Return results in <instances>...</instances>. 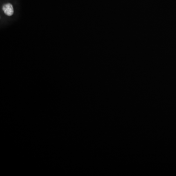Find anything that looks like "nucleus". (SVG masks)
I'll return each instance as SVG.
<instances>
[{"instance_id":"nucleus-1","label":"nucleus","mask_w":176,"mask_h":176,"mask_svg":"<svg viewBox=\"0 0 176 176\" xmlns=\"http://www.w3.org/2000/svg\"><path fill=\"white\" fill-rule=\"evenodd\" d=\"M3 10L4 11V13L7 16H12L13 14V7L11 4H7L4 5L3 7Z\"/></svg>"}]
</instances>
